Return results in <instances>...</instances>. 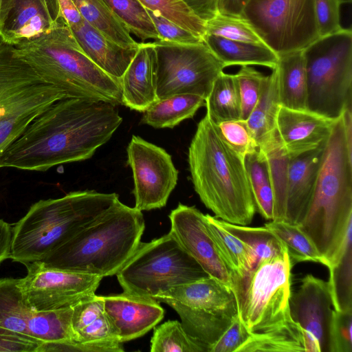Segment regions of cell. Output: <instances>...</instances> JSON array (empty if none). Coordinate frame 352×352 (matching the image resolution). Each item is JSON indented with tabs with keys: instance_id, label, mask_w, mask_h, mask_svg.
<instances>
[{
	"instance_id": "6da1fadb",
	"label": "cell",
	"mask_w": 352,
	"mask_h": 352,
	"mask_svg": "<svg viewBox=\"0 0 352 352\" xmlns=\"http://www.w3.org/2000/svg\"><path fill=\"white\" fill-rule=\"evenodd\" d=\"M117 106L66 98L35 118L0 158V168L45 172L91 158L122 122Z\"/></svg>"
},
{
	"instance_id": "7a4b0ae2",
	"label": "cell",
	"mask_w": 352,
	"mask_h": 352,
	"mask_svg": "<svg viewBox=\"0 0 352 352\" xmlns=\"http://www.w3.org/2000/svg\"><path fill=\"white\" fill-rule=\"evenodd\" d=\"M352 225V115L344 111L324 143L313 196L298 226L327 266Z\"/></svg>"
},
{
	"instance_id": "3957f363",
	"label": "cell",
	"mask_w": 352,
	"mask_h": 352,
	"mask_svg": "<svg viewBox=\"0 0 352 352\" xmlns=\"http://www.w3.org/2000/svg\"><path fill=\"white\" fill-rule=\"evenodd\" d=\"M188 162L195 192L217 218L236 225L251 223L256 210L244 159L206 115L197 124Z\"/></svg>"
},
{
	"instance_id": "277c9868",
	"label": "cell",
	"mask_w": 352,
	"mask_h": 352,
	"mask_svg": "<svg viewBox=\"0 0 352 352\" xmlns=\"http://www.w3.org/2000/svg\"><path fill=\"white\" fill-rule=\"evenodd\" d=\"M144 228L142 212L118 198L40 261L51 268L113 276L138 248Z\"/></svg>"
},
{
	"instance_id": "5b68a950",
	"label": "cell",
	"mask_w": 352,
	"mask_h": 352,
	"mask_svg": "<svg viewBox=\"0 0 352 352\" xmlns=\"http://www.w3.org/2000/svg\"><path fill=\"white\" fill-rule=\"evenodd\" d=\"M14 46L20 58L67 98L122 104L120 81L82 52L64 19L50 32Z\"/></svg>"
},
{
	"instance_id": "8992f818",
	"label": "cell",
	"mask_w": 352,
	"mask_h": 352,
	"mask_svg": "<svg viewBox=\"0 0 352 352\" xmlns=\"http://www.w3.org/2000/svg\"><path fill=\"white\" fill-rule=\"evenodd\" d=\"M118 198L114 192L78 190L36 201L12 228L10 258L24 265L41 261Z\"/></svg>"
},
{
	"instance_id": "52a82bcc",
	"label": "cell",
	"mask_w": 352,
	"mask_h": 352,
	"mask_svg": "<svg viewBox=\"0 0 352 352\" xmlns=\"http://www.w3.org/2000/svg\"><path fill=\"white\" fill-rule=\"evenodd\" d=\"M66 98L0 39V158L35 118Z\"/></svg>"
},
{
	"instance_id": "ba28073f",
	"label": "cell",
	"mask_w": 352,
	"mask_h": 352,
	"mask_svg": "<svg viewBox=\"0 0 352 352\" xmlns=\"http://www.w3.org/2000/svg\"><path fill=\"white\" fill-rule=\"evenodd\" d=\"M308 110L336 120L352 102V32L319 36L303 50Z\"/></svg>"
},
{
	"instance_id": "9c48e42d",
	"label": "cell",
	"mask_w": 352,
	"mask_h": 352,
	"mask_svg": "<svg viewBox=\"0 0 352 352\" xmlns=\"http://www.w3.org/2000/svg\"><path fill=\"white\" fill-rule=\"evenodd\" d=\"M116 275L123 292L155 299L172 287L208 276L169 232L140 242Z\"/></svg>"
},
{
	"instance_id": "30bf717a",
	"label": "cell",
	"mask_w": 352,
	"mask_h": 352,
	"mask_svg": "<svg viewBox=\"0 0 352 352\" xmlns=\"http://www.w3.org/2000/svg\"><path fill=\"white\" fill-rule=\"evenodd\" d=\"M291 264L287 252L260 261L233 278L237 314L250 333L263 332L291 318Z\"/></svg>"
},
{
	"instance_id": "8fae6325",
	"label": "cell",
	"mask_w": 352,
	"mask_h": 352,
	"mask_svg": "<svg viewBox=\"0 0 352 352\" xmlns=\"http://www.w3.org/2000/svg\"><path fill=\"white\" fill-rule=\"evenodd\" d=\"M241 16L278 56L304 50L320 36L315 0H248Z\"/></svg>"
},
{
	"instance_id": "7c38bea8",
	"label": "cell",
	"mask_w": 352,
	"mask_h": 352,
	"mask_svg": "<svg viewBox=\"0 0 352 352\" xmlns=\"http://www.w3.org/2000/svg\"><path fill=\"white\" fill-rule=\"evenodd\" d=\"M154 43L155 87L159 100L179 94L208 96L224 65L205 43Z\"/></svg>"
},
{
	"instance_id": "4fadbf2b",
	"label": "cell",
	"mask_w": 352,
	"mask_h": 352,
	"mask_svg": "<svg viewBox=\"0 0 352 352\" xmlns=\"http://www.w3.org/2000/svg\"><path fill=\"white\" fill-rule=\"evenodd\" d=\"M126 153L133 173L134 207L142 212L164 207L179 174L170 155L137 135L132 136Z\"/></svg>"
},
{
	"instance_id": "5bb4252c",
	"label": "cell",
	"mask_w": 352,
	"mask_h": 352,
	"mask_svg": "<svg viewBox=\"0 0 352 352\" xmlns=\"http://www.w3.org/2000/svg\"><path fill=\"white\" fill-rule=\"evenodd\" d=\"M28 272L19 278L23 296L37 311L74 305L96 294L102 278L45 266L41 261L25 265Z\"/></svg>"
},
{
	"instance_id": "9a60e30c",
	"label": "cell",
	"mask_w": 352,
	"mask_h": 352,
	"mask_svg": "<svg viewBox=\"0 0 352 352\" xmlns=\"http://www.w3.org/2000/svg\"><path fill=\"white\" fill-rule=\"evenodd\" d=\"M289 314L302 329L305 352H329V333L333 311L327 282L306 275L291 294Z\"/></svg>"
},
{
	"instance_id": "2e32d148",
	"label": "cell",
	"mask_w": 352,
	"mask_h": 352,
	"mask_svg": "<svg viewBox=\"0 0 352 352\" xmlns=\"http://www.w3.org/2000/svg\"><path fill=\"white\" fill-rule=\"evenodd\" d=\"M169 233L208 274L232 288V276L207 229L205 214L195 206L179 204L169 214Z\"/></svg>"
},
{
	"instance_id": "e0dca14e",
	"label": "cell",
	"mask_w": 352,
	"mask_h": 352,
	"mask_svg": "<svg viewBox=\"0 0 352 352\" xmlns=\"http://www.w3.org/2000/svg\"><path fill=\"white\" fill-rule=\"evenodd\" d=\"M64 18L58 0H2L0 39L15 45L54 29Z\"/></svg>"
},
{
	"instance_id": "ac0fdd59",
	"label": "cell",
	"mask_w": 352,
	"mask_h": 352,
	"mask_svg": "<svg viewBox=\"0 0 352 352\" xmlns=\"http://www.w3.org/2000/svg\"><path fill=\"white\" fill-rule=\"evenodd\" d=\"M104 310L118 340L124 343L140 338L158 324L164 310L160 301L123 292L100 296Z\"/></svg>"
},
{
	"instance_id": "d6986e66",
	"label": "cell",
	"mask_w": 352,
	"mask_h": 352,
	"mask_svg": "<svg viewBox=\"0 0 352 352\" xmlns=\"http://www.w3.org/2000/svg\"><path fill=\"white\" fill-rule=\"evenodd\" d=\"M58 324L54 311H35L25 300L19 278H0V327L41 342L50 340Z\"/></svg>"
},
{
	"instance_id": "ffe728a7",
	"label": "cell",
	"mask_w": 352,
	"mask_h": 352,
	"mask_svg": "<svg viewBox=\"0 0 352 352\" xmlns=\"http://www.w3.org/2000/svg\"><path fill=\"white\" fill-rule=\"evenodd\" d=\"M308 109L280 107L276 130L289 158L316 149L329 137L334 122Z\"/></svg>"
},
{
	"instance_id": "44dd1931",
	"label": "cell",
	"mask_w": 352,
	"mask_h": 352,
	"mask_svg": "<svg viewBox=\"0 0 352 352\" xmlns=\"http://www.w3.org/2000/svg\"><path fill=\"white\" fill-rule=\"evenodd\" d=\"M324 143L289 158L284 222L298 226L304 219L314 191Z\"/></svg>"
},
{
	"instance_id": "7402d4cb",
	"label": "cell",
	"mask_w": 352,
	"mask_h": 352,
	"mask_svg": "<svg viewBox=\"0 0 352 352\" xmlns=\"http://www.w3.org/2000/svg\"><path fill=\"white\" fill-rule=\"evenodd\" d=\"M155 67L153 42L139 43L135 55L119 80L123 105L144 112L159 100Z\"/></svg>"
},
{
	"instance_id": "603a6c76",
	"label": "cell",
	"mask_w": 352,
	"mask_h": 352,
	"mask_svg": "<svg viewBox=\"0 0 352 352\" xmlns=\"http://www.w3.org/2000/svg\"><path fill=\"white\" fill-rule=\"evenodd\" d=\"M71 325L74 342L100 347L103 352H121L104 310L100 296L94 294L72 306Z\"/></svg>"
},
{
	"instance_id": "cb8c5ba5",
	"label": "cell",
	"mask_w": 352,
	"mask_h": 352,
	"mask_svg": "<svg viewBox=\"0 0 352 352\" xmlns=\"http://www.w3.org/2000/svg\"><path fill=\"white\" fill-rule=\"evenodd\" d=\"M69 28L82 52L104 72L119 80L138 47L129 48L116 43L85 19Z\"/></svg>"
},
{
	"instance_id": "d4e9b609",
	"label": "cell",
	"mask_w": 352,
	"mask_h": 352,
	"mask_svg": "<svg viewBox=\"0 0 352 352\" xmlns=\"http://www.w3.org/2000/svg\"><path fill=\"white\" fill-rule=\"evenodd\" d=\"M156 300H169L186 307L209 311H237L230 287L211 276L170 288Z\"/></svg>"
},
{
	"instance_id": "484cf974",
	"label": "cell",
	"mask_w": 352,
	"mask_h": 352,
	"mask_svg": "<svg viewBox=\"0 0 352 352\" xmlns=\"http://www.w3.org/2000/svg\"><path fill=\"white\" fill-rule=\"evenodd\" d=\"M161 302L178 314L184 330L203 352H210L237 314V311H209L190 308L169 300Z\"/></svg>"
},
{
	"instance_id": "4316f807",
	"label": "cell",
	"mask_w": 352,
	"mask_h": 352,
	"mask_svg": "<svg viewBox=\"0 0 352 352\" xmlns=\"http://www.w3.org/2000/svg\"><path fill=\"white\" fill-rule=\"evenodd\" d=\"M203 41L225 67L233 65H259L274 69L278 56L264 44L228 40L205 34Z\"/></svg>"
},
{
	"instance_id": "83f0119b",
	"label": "cell",
	"mask_w": 352,
	"mask_h": 352,
	"mask_svg": "<svg viewBox=\"0 0 352 352\" xmlns=\"http://www.w3.org/2000/svg\"><path fill=\"white\" fill-rule=\"evenodd\" d=\"M275 68L280 105L293 109H307V85L303 50L278 56Z\"/></svg>"
},
{
	"instance_id": "f1b7e54d",
	"label": "cell",
	"mask_w": 352,
	"mask_h": 352,
	"mask_svg": "<svg viewBox=\"0 0 352 352\" xmlns=\"http://www.w3.org/2000/svg\"><path fill=\"white\" fill-rule=\"evenodd\" d=\"M281 107L276 68L266 76L258 100L246 120L257 148L265 143L276 129V118Z\"/></svg>"
},
{
	"instance_id": "f546056e",
	"label": "cell",
	"mask_w": 352,
	"mask_h": 352,
	"mask_svg": "<svg viewBox=\"0 0 352 352\" xmlns=\"http://www.w3.org/2000/svg\"><path fill=\"white\" fill-rule=\"evenodd\" d=\"M207 229L219 256L233 278L240 277L254 267V258L249 247L228 231L220 219L205 214Z\"/></svg>"
},
{
	"instance_id": "4dcf8cb0",
	"label": "cell",
	"mask_w": 352,
	"mask_h": 352,
	"mask_svg": "<svg viewBox=\"0 0 352 352\" xmlns=\"http://www.w3.org/2000/svg\"><path fill=\"white\" fill-rule=\"evenodd\" d=\"M205 103L202 97L192 94L158 100L143 112L141 123L155 129H173L183 120L192 118Z\"/></svg>"
},
{
	"instance_id": "1f68e13d",
	"label": "cell",
	"mask_w": 352,
	"mask_h": 352,
	"mask_svg": "<svg viewBox=\"0 0 352 352\" xmlns=\"http://www.w3.org/2000/svg\"><path fill=\"white\" fill-rule=\"evenodd\" d=\"M258 149L264 155L267 162L274 199L272 221H283L289 157L276 129Z\"/></svg>"
},
{
	"instance_id": "d6a6232c",
	"label": "cell",
	"mask_w": 352,
	"mask_h": 352,
	"mask_svg": "<svg viewBox=\"0 0 352 352\" xmlns=\"http://www.w3.org/2000/svg\"><path fill=\"white\" fill-rule=\"evenodd\" d=\"M351 233L352 225L349 227L339 250L327 265L333 308L337 311L352 309Z\"/></svg>"
},
{
	"instance_id": "836d02e7",
	"label": "cell",
	"mask_w": 352,
	"mask_h": 352,
	"mask_svg": "<svg viewBox=\"0 0 352 352\" xmlns=\"http://www.w3.org/2000/svg\"><path fill=\"white\" fill-rule=\"evenodd\" d=\"M258 351L305 352L302 328L291 318L263 332L251 333L236 351Z\"/></svg>"
},
{
	"instance_id": "e575fe53",
	"label": "cell",
	"mask_w": 352,
	"mask_h": 352,
	"mask_svg": "<svg viewBox=\"0 0 352 352\" xmlns=\"http://www.w3.org/2000/svg\"><path fill=\"white\" fill-rule=\"evenodd\" d=\"M206 116L216 124L241 119V108L234 74L222 72L215 79L205 100Z\"/></svg>"
},
{
	"instance_id": "d590c367",
	"label": "cell",
	"mask_w": 352,
	"mask_h": 352,
	"mask_svg": "<svg viewBox=\"0 0 352 352\" xmlns=\"http://www.w3.org/2000/svg\"><path fill=\"white\" fill-rule=\"evenodd\" d=\"M82 18L105 36L125 47H137L139 43L107 7L104 0H72Z\"/></svg>"
},
{
	"instance_id": "8d00e7d4",
	"label": "cell",
	"mask_w": 352,
	"mask_h": 352,
	"mask_svg": "<svg viewBox=\"0 0 352 352\" xmlns=\"http://www.w3.org/2000/svg\"><path fill=\"white\" fill-rule=\"evenodd\" d=\"M221 224L250 249L254 266L260 261L276 257L287 252L281 240L265 226L249 227L232 224L220 219Z\"/></svg>"
},
{
	"instance_id": "74e56055",
	"label": "cell",
	"mask_w": 352,
	"mask_h": 352,
	"mask_svg": "<svg viewBox=\"0 0 352 352\" xmlns=\"http://www.w3.org/2000/svg\"><path fill=\"white\" fill-rule=\"evenodd\" d=\"M283 243L292 265L302 261L324 265V260L315 245L298 226L284 221H270L265 224Z\"/></svg>"
},
{
	"instance_id": "f35d334b",
	"label": "cell",
	"mask_w": 352,
	"mask_h": 352,
	"mask_svg": "<svg viewBox=\"0 0 352 352\" xmlns=\"http://www.w3.org/2000/svg\"><path fill=\"white\" fill-rule=\"evenodd\" d=\"M110 10L130 33L142 42L159 36L146 8L138 0H104Z\"/></svg>"
},
{
	"instance_id": "ab89813d",
	"label": "cell",
	"mask_w": 352,
	"mask_h": 352,
	"mask_svg": "<svg viewBox=\"0 0 352 352\" xmlns=\"http://www.w3.org/2000/svg\"><path fill=\"white\" fill-rule=\"evenodd\" d=\"M151 352H203L178 320H168L154 327Z\"/></svg>"
},
{
	"instance_id": "60d3db41",
	"label": "cell",
	"mask_w": 352,
	"mask_h": 352,
	"mask_svg": "<svg viewBox=\"0 0 352 352\" xmlns=\"http://www.w3.org/2000/svg\"><path fill=\"white\" fill-rule=\"evenodd\" d=\"M146 9L157 11L180 27L203 38L206 22L197 16L182 0H138Z\"/></svg>"
},
{
	"instance_id": "b9f144b4",
	"label": "cell",
	"mask_w": 352,
	"mask_h": 352,
	"mask_svg": "<svg viewBox=\"0 0 352 352\" xmlns=\"http://www.w3.org/2000/svg\"><path fill=\"white\" fill-rule=\"evenodd\" d=\"M205 34L214 35L235 41L264 44L250 25L241 16L219 12L213 18L206 21Z\"/></svg>"
},
{
	"instance_id": "7bdbcfd3",
	"label": "cell",
	"mask_w": 352,
	"mask_h": 352,
	"mask_svg": "<svg viewBox=\"0 0 352 352\" xmlns=\"http://www.w3.org/2000/svg\"><path fill=\"white\" fill-rule=\"evenodd\" d=\"M241 108V119L246 120L254 108L266 76L250 65L241 66L234 74Z\"/></svg>"
},
{
	"instance_id": "ee69618b",
	"label": "cell",
	"mask_w": 352,
	"mask_h": 352,
	"mask_svg": "<svg viewBox=\"0 0 352 352\" xmlns=\"http://www.w3.org/2000/svg\"><path fill=\"white\" fill-rule=\"evenodd\" d=\"M216 125L223 140L244 160L258 148L247 120H228Z\"/></svg>"
},
{
	"instance_id": "f6af8a7d",
	"label": "cell",
	"mask_w": 352,
	"mask_h": 352,
	"mask_svg": "<svg viewBox=\"0 0 352 352\" xmlns=\"http://www.w3.org/2000/svg\"><path fill=\"white\" fill-rule=\"evenodd\" d=\"M329 352H352V309H333L329 333Z\"/></svg>"
},
{
	"instance_id": "bcb514c9",
	"label": "cell",
	"mask_w": 352,
	"mask_h": 352,
	"mask_svg": "<svg viewBox=\"0 0 352 352\" xmlns=\"http://www.w3.org/2000/svg\"><path fill=\"white\" fill-rule=\"evenodd\" d=\"M159 36L158 41L178 44H195L203 38L163 16L160 12L146 8Z\"/></svg>"
},
{
	"instance_id": "7dc6e473",
	"label": "cell",
	"mask_w": 352,
	"mask_h": 352,
	"mask_svg": "<svg viewBox=\"0 0 352 352\" xmlns=\"http://www.w3.org/2000/svg\"><path fill=\"white\" fill-rule=\"evenodd\" d=\"M341 4L339 0H315L320 36L334 33L342 28L340 23Z\"/></svg>"
},
{
	"instance_id": "c3c4849f",
	"label": "cell",
	"mask_w": 352,
	"mask_h": 352,
	"mask_svg": "<svg viewBox=\"0 0 352 352\" xmlns=\"http://www.w3.org/2000/svg\"><path fill=\"white\" fill-rule=\"evenodd\" d=\"M250 335L237 314L210 352H236Z\"/></svg>"
},
{
	"instance_id": "681fc988",
	"label": "cell",
	"mask_w": 352,
	"mask_h": 352,
	"mask_svg": "<svg viewBox=\"0 0 352 352\" xmlns=\"http://www.w3.org/2000/svg\"><path fill=\"white\" fill-rule=\"evenodd\" d=\"M42 342L0 327V352H37Z\"/></svg>"
},
{
	"instance_id": "f907efd6",
	"label": "cell",
	"mask_w": 352,
	"mask_h": 352,
	"mask_svg": "<svg viewBox=\"0 0 352 352\" xmlns=\"http://www.w3.org/2000/svg\"><path fill=\"white\" fill-rule=\"evenodd\" d=\"M191 11L204 21L219 13V0H182Z\"/></svg>"
},
{
	"instance_id": "816d5d0a",
	"label": "cell",
	"mask_w": 352,
	"mask_h": 352,
	"mask_svg": "<svg viewBox=\"0 0 352 352\" xmlns=\"http://www.w3.org/2000/svg\"><path fill=\"white\" fill-rule=\"evenodd\" d=\"M13 228L9 223L0 219V264L10 258Z\"/></svg>"
},
{
	"instance_id": "f5cc1de1",
	"label": "cell",
	"mask_w": 352,
	"mask_h": 352,
	"mask_svg": "<svg viewBox=\"0 0 352 352\" xmlns=\"http://www.w3.org/2000/svg\"><path fill=\"white\" fill-rule=\"evenodd\" d=\"M60 12L69 27L80 24L84 19L72 0H58Z\"/></svg>"
},
{
	"instance_id": "db71d44e",
	"label": "cell",
	"mask_w": 352,
	"mask_h": 352,
	"mask_svg": "<svg viewBox=\"0 0 352 352\" xmlns=\"http://www.w3.org/2000/svg\"><path fill=\"white\" fill-rule=\"evenodd\" d=\"M248 0H219L218 10L221 14L241 16Z\"/></svg>"
},
{
	"instance_id": "11a10c76",
	"label": "cell",
	"mask_w": 352,
	"mask_h": 352,
	"mask_svg": "<svg viewBox=\"0 0 352 352\" xmlns=\"http://www.w3.org/2000/svg\"><path fill=\"white\" fill-rule=\"evenodd\" d=\"M341 3H350L352 0H339Z\"/></svg>"
},
{
	"instance_id": "9f6ffc18",
	"label": "cell",
	"mask_w": 352,
	"mask_h": 352,
	"mask_svg": "<svg viewBox=\"0 0 352 352\" xmlns=\"http://www.w3.org/2000/svg\"><path fill=\"white\" fill-rule=\"evenodd\" d=\"M1 2H2V0H0V11H1Z\"/></svg>"
}]
</instances>
